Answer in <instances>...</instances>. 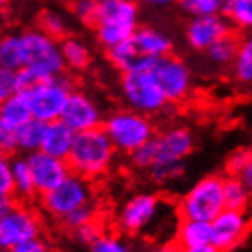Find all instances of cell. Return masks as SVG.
<instances>
[{"label": "cell", "mask_w": 252, "mask_h": 252, "mask_svg": "<svg viewBox=\"0 0 252 252\" xmlns=\"http://www.w3.org/2000/svg\"><path fill=\"white\" fill-rule=\"evenodd\" d=\"M174 50L172 38L152 26H139L137 32L126 42L106 51L108 61L119 73H133L152 69L159 59Z\"/></svg>", "instance_id": "cell-1"}, {"label": "cell", "mask_w": 252, "mask_h": 252, "mask_svg": "<svg viewBox=\"0 0 252 252\" xmlns=\"http://www.w3.org/2000/svg\"><path fill=\"white\" fill-rule=\"evenodd\" d=\"M194 133L187 126H168L130 156L132 166L150 172L156 166H177L194 152Z\"/></svg>", "instance_id": "cell-2"}, {"label": "cell", "mask_w": 252, "mask_h": 252, "mask_svg": "<svg viewBox=\"0 0 252 252\" xmlns=\"http://www.w3.org/2000/svg\"><path fill=\"white\" fill-rule=\"evenodd\" d=\"M115 154H117V148L112 143L106 130L101 126L95 130L77 133L73 148L66 161L73 174H79L92 181L104 176L112 168Z\"/></svg>", "instance_id": "cell-3"}, {"label": "cell", "mask_w": 252, "mask_h": 252, "mask_svg": "<svg viewBox=\"0 0 252 252\" xmlns=\"http://www.w3.org/2000/svg\"><path fill=\"white\" fill-rule=\"evenodd\" d=\"M221 176H205L190 187L176 205L177 220L212 221L225 210Z\"/></svg>", "instance_id": "cell-4"}, {"label": "cell", "mask_w": 252, "mask_h": 252, "mask_svg": "<svg viewBox=\"0 0 252 252\" xmlns=\"http://www.w3.org/2000/svg\"><path fill=\"white\" fill-rule=\"evenodd\" d=\"M102 128L110 135L117 152L126 156H132L156 135V126L150 117L128 106L108 114Z\"/></svg>", "instance_id": "cell-5"}, {"label": "cell", "mask_w": 252, "mask_h": 252, "mask_svg": "<svg viewBox=\"0 0 252 252\" xmlns=\"http://www.w3.org/2000/svg\"><path fill=\"white\" fill-rule=\"evenodd\" d=\"M119 92L126 106L148 117L164 114L172 106V102H168L166 95L159 86L156 75L152 73V69L121 73Z\"/></svg>", "instance_id": "cell-6"}, {"label": "cell", "mask_w": 252, "mask_h": 252, "mask_svg": "<svg viewBox=\"0 0 252 252\" xmlns=\"http://www.w3.org/2000/svg\"><path fill=\"white\" fill-rule=\"evenodd\" d=\"M24 50V68L38 79H53L66 71L61 51V42L40 30H28L20 33Z\"/></svg>", "instance_id": "cell-7"}, {"label": "cell", "mask_w": 252, "mask_h": 252, "mask_svg": "<svg viewBox=\"0 0 252 252\" xmlns=\"http://www.w3.org/2000/svg\"><path fill=\"white\" fill-rule=\"evenodd\" d=\"M73 90H75L73 79L66 73L40 81L35 88L26 94L30 99L33 119H38L42 123L59 121Z\"/></svg>", "instance_id": "cell-8"}, {"label": "cell", "mask_w": 252, "mask_h": 252, "mask_svg": "<svg viewBox=\"0 0 252 252\" xmlns=\"http://www.w3.org/2000/svg\"><path fill=\"white\" fill-rule=\"evenodd\" d=\"M92 199H94V187L90 179L71 172L63 183L57 185L48 194L40 195V207L44 208L46 214L63 221L73 210L90 205Z\"/></svg>", "instance_id": "cell-9"}, {"label": "cell", "mask_w": 252, "mask_h": 252, "mask_svg": "<svg viewBox=\"0 0 252 252\" xmlns=\"http://www.w3.org/2000/svg\"><path fill=\"white\" fill-rule=\"evenodd\" d=\"M42 223L38 214L22 203H15L6 214H0V249L11 251L24 241L38 238Z\"/></svg>", "instance_id": "cell-10"}, {"label": "cell", "mask_w": 252, "mask_h": 252, "mask_svg": "<svg viewBox=\"0 0 252 252\" xmlns=\"http://www.w3.org/2000/svg\"><path fill=\"white\" fill-rule=\"evenodd\" d=\"M161 212V197L152 192L135 194L126 199L115 214V225L123 234H141L154 225Z\"/></svg>", "instance_id": "cell-11"}, {"label": "cell", "mask_w": 252, "mask_h": 252, "mask_svg": "<svg viewBox=\"0 0 252 252\" xmlns=\"http://www.w3.org/2000/svg\"><path fill=\"white\" fill-rule=\"evenodd\" d=\"M152 73L156 75L163 94L172 104L185 101L192 92V71L189 64L185 63V59L177 57L174 53L159 59L154 64Z\"/></svg>", "instance_id": "cell-12"}, {"label": "cell", "mask_w": 252, "mask_h": 252, "mask_svg": "<svg viewBox=\"0 0 252 252\" xmlns=\"http://www.w3.org/2000/svg\"><path fill=\"white\" fill-rule=\"evenodd\" d=\"M252 228V210H230L225 208L214 221H212V230H214V243L221 252H232L234 249L247 240V236Z\"/></svg>", "instance_id": "cell-13"}, {"label": "cell", "mask_w": 252, "mask_h": 252, "mask_svg": "<svg viewBox=\"0 0 252 252\" xmlns=\"http://www.w3.org/2000/svg\"><path fill=\"white\" fill-rule=\"evenodd\" d=\"M104 117L106 115L102 114L101 106L97 104L94 97H90L86 92L75 88L68 97L61 121H64L75 133H81L101 128Z\"/></svg>", "instance_id": "cell-14"}, {"label": "cell", "mask_w": 252, "mask_h": 252, "mask_svg": "<svg viewBox=\"0 0 252 252\" xmlns=\"http://www.w3.org/2000/svg\"><path fill=\"white\" fill-rule=\"evenodd\" d=\"M26 159H28V164L32 168L33 181H35V189H37L38 195L48 194L50 190L61 185L71 174V168H69L66 159L50 156L42 150L28 154Z\"/></svg>", "instance_id": "cell-15"}, {"label": "cell", "mask_w": 252, "mask_h": 252, "mask_svg": "<svg viewBox=\"0 0 252 252\" xmlns=\"http://www.w3.org/2000/svg\"><path fill=\"white\" fill-rule=\"evenodd\" d=\"M232 26L223 15H203V17H192L185 28V38L187 44L194 51H205L214 46L220 38L232 33Z\"/></svg>", "instance_id": "cell-16"}, {"label": "cell", "mask_w": 252, "mask_h": 252, "mask_svg": "<svg viewBox=\"0 0 252 252\" xmlns=\"http://www.w3.org/2000/svg\"><path fill=\"white\" fill-rule=\"evenodd\" d=\"M32 119V106L26 94H15L0 102V130L17 132L20 126Z\"/></svg>", "instance_id": "cell-17"}, {"label": "cell", "mask_w": 252, "mask_h": 252, "mask_svg": "<svg viewBox=\"0 0 252 252\" xmlns=\"http://www.w3.org/2000/svg\"><path fill=\"white\" fill-rule=\"evenodd\" d=\"M77 133L69 128L64 121H53V123H46L44 130V141H42V148L40 150L55 156L61 159H68L69 152L73 148Z\"/></svg>", "instance_id": "cell-18"}, {"label": "cell", "mask_w": 252, "mask_h": 252, "mask_svg": "<svg viewBox=\"0 0 252 252\" xmlns=\"http://www.w3.org/2000/svg\"><path fill=\"white\" fill-rule=\"evenodd\" d=\"M214 230L210 221H195V220H177L176 227V243L181 249L199 247L212 243Z\"/></svg>", "instance_id": "cell-19"}, {"label": "cell", "mask_w": 252, "mask_h": 252, "mask_svg": "<svg viewBox=\"0 0 252 252\" xmlns=\"http://www.w3.org/2000/svg\"><path fill=\"white\" fill-rule=\"evenodd\" d=\"M139 24H128V22H99L94 30L99 46L108 51L132 38Z\"/></svg>", "instance_id": "cell-20"}, {"label": "cell", "mask_w": 252, "mask_h": 252, "mask_svg": "<svg viewBox=\"0 0 252 252\" xmlns=\"http://www.w3.org/2000/svg\"><path fill=\"white\" fill-rule=\"evenodd\" d=\"M99 22H128L139 24V4L137 0H110L101 2Z\"/></svg>", "instance_id": "cell-21"}, {"label": "cell", "mask_w": 252, "mask_h": 252, "mask_svg": "<svg viewBox=\"0 0 252 252\" xmlns=\"http://www.w3.org/2000/svg\"><path fill=\"white\" fill-rule=\"evenodd\" d=\"M61 51H63L66 69H69V71L81 73L84 69H88L90 64H92L90 48L82 42L81 38L68 37L64 38V40H61Z\"/></svg>", "instance_id": "cell-22"}, {"label": "cell", "mask_w": 252, "mask_h": 252, "mask_svg": "<svg viewBox=\"0 0 252 252\" xmlns=\"http://www.w3.org/2000/svg\"><path fill=\"white\" fill-rule=\"evenodd\" d=\"M223 199H225V208L230 210H252V194L247 189V185L241 181V177L225 176L223 179Z\"/></svg>", "instance_id": "cell-23"}, {"label": "cell", "mask_w": 252, "mask_h": 252, "mask_svg": "<svg viewBox=\"0 0 252 252\" xmlns=\"http://www.w3.org/2000/svg\"><path fill=\"white\" fill-rule=\"evenodd\" d=\"M240 35H236V32L228 33L223 38H220L214 46H210L205 55L208 61L218 66V68H232L238 50H240Z\"/></svg>", "instance_id": "cell-24"}, {"label": "cell", "mask_w": 252, "mask_h": 252, "mask_svg": "<svg viewBox=\"0 0 252 252\" xmlns=\"http://www.w3.org/2000/svg\"><path fill=\"white\" fill-rule=\"evenodd\" d=\"M11 168L13 176H15V197L19 201H30L37 194L35 189V181H33L32 168L28 164L26 156H17L11 158Z\"/></svg>", "instance_id": "cell-25"}, {"label": "cell", "mask_w": 252, "mask_h": 252, "mask_svg": "<svg viewBox=\"0 0 252 252\" xmlns=\"http://www.w3.org/2000/svg\"><path fill=\"white\" fill-rule=\"evenodd\" d=\"M44 130H46V123L38 119L28 121L24 126H20L19 130L15 132V137H17V150L20 154H33L42 148V141H44Z\"/></svg>", "instance_id": "cell-26"}, {"label": "cell", "mask_w": 252, "mask_h": 252, "mask_svg": "<svg viewBox=\"0 0 252 252\" xmlns=\"http://www.w3.org/2000/svg\"><path fill=\"white\" fill-rule=\"evenodd\" d=\"M221 15L234 32L252 33V0H227Z\"/></svg>", "instance_id": "cell-27"}, {"label": "cell", "mask_w": 252, "mask_h": 252, "mask_svg": "<svg viewBox=\"0 0 252 252\" xmlns=\"http://www.w3.org/2000/svg\"><path fill=\"white\" fill-rule=\"evenodd\" d=\"M234 81L241 86H252V33L240 38V50L232 64Z\"/></svg>", "instance_id": "cell-28"}, {"label": "cell", "mask_w": 252, "mask_h": 252, "mask_svg": "<svg viewBox=\"0 0 252 252\" xmlns=\"http://www.w3.org/2000/svg\"><path fill=\"white\" fill-rule=\"evenodd\" d=\"M0 66L13 71L24 68V50L20 33H7L0 40Z\"/></svg>", "instance_id": "cell-29"}, {"label": "cell", "mask_w": 252, "mask_h": 252, "mask_svg": "<svg viewBox=\"0 0 252 252\" xmlns=\"http://www.w3.org/2000/svg\"><path fill=\"white\" fill-rule=\"evenodd\" d=\"M38 30L44 32L46 35L53 37L55 40H64L69 37V26L68 20L64 15H61L59 11L53 9H44V11L38 15Z\"/></svg>", "instance_id": "cell-30"}, {"label": "cell", "mask_w": 252, "mask_h": 252, "mask_svg": "<svg viewBox=\"0 0 252 252\" xmlns=\"http://www.w3.org/2000/svg\"><path fill=\"white\" fill-rule=\"evenodd\" d=\"M99 7H101L99 0H73L69 4V11L84 26L95 28L99 20Z\"/></svg>", "instance_id": "cell-31"}, {"label": "cell", "mask_w": 252, "mask_h": 252, "mask_svg": "<svg viewBox=\"0 0 252 252\" xmlns=\"http://www.w3.org/2000/svg\"><path fill=\"white\" fill-rule=\"evenodd\" d=\"M227 0H181V6L192 17L221 15Z\"/></svg>", "instance_id": "cell-32"}, {"label": "cell", "mask_w": 252, "mask_h": 252, "mask_svg": "<svg viewBox=\"0 0 252 252\" xmlns=\"http://www.w3.org/2000/svg\"><path fill=\"white\" fill-rule=\"evenodd\" d=\"M97 216H99V208L95 207L94 203H90L86 207H81V208H77V210H73V212L66 216L61 223H63L64 228H68L69 232H73L77 228H81L82 225H86L90 221L97 220Z\"/></svg>", "instance_id": "cell-33"}, {"label": "cell", "mask_w": 252, "mask_h": 252, "mask_svg": "<svg viewBox=\"0 0 252 252\" xmlns=\"http://www.w3.org/2000/svg\"><path fill=\"white\" fill-rule=\"evenodd\" d=\"M104 232H106V230H104V225H102L101 221H99V218H97V220L90 221L86 225H82L81 228L73 230V232H71V238H73V241H75L77 245L88 247L90 249Z\"/></svg>", "instance_id": "cell-34"}, {"label": "cell", "mask_w": 252, "mask_h": 252, "mask_svg": "<svg viewBox=\"0 0 252 252\" xmlns=\"http://www.w3.org/2000/svg\"><path fill=\"white\" fill-rule=\"evenodd\" d=\"M90 252H130V247L119 234L115 232H104L90 247Z\"/></svg>", "instance_id": "cell-35"}, {"label": "cell", "mask_w": 252, "mask_h": 252, "mask_svg": "<svg viewBox=\"0 0 252 252\" xmlns=\"http://www.w3.org/2000/svg\"><path fill=\"white\" fill-rule=\"evenodd\" d=\"M251 159H252V148H238V150H234L227 158V163H225L227 176L240 177L243 174V170L247 168V164L251 163Z\"/></svg>", "instance_id": "cell-36"}, {"label": "cell", "mask_w": 252, "mask_h": 252, "mask_svg": "<svg viewBox=\"0 0 252 252\" xmlns=\"http://www.w3.org/2000/svg\"><path fill=\"white\" fill-rule=\"evenodd\" d=\"M150 177L152 183L156 185H170L174 181H177L179 177L185 174L183 164H177V166H156L150 172H146Z\"/></svg>", "instance_id": "cell-37"}, {"label": "cell", "mask_w": 252, "mask_h": 252, "mask_svg": "<svg viewBox=\"0 0 252 252\" xmlns=\"http://www.w3.org/2000/svg\"><path fill=\"white\" fill-rule=\"evenodd\" d=\"M0 195L15 197V176L11 168V156H4L0 161Z\"/></svg>", "instance_id": "cell-38"}, {"label": "cell", "mask_w": 252, "mask_h": 252, "mask_svg": "<svg viewBox=\"0 0 252 252\" xmlns=\"http://www.w3.org/2000/svg\"><path fill=\"white\" fill-rule=\"evenodd\" d=\"M19 94V82H17V71L7 68L0 69V101H4L11 95Z\"/></svg>", "instance_id": "cell-39"}, {"label": "cell", "mask_w": 252, "mask_h": 252, "mask_svg": "<svg viewBox=\"0 0 252 252\" xmlns=\"http://www.w3.org/2000/svg\"><path fill=\"white\" fill-rule=\"evenodd\" d=\"M11 252H51L50 245H48V241L42 240L40 236L38 238H33L30 241H24V243H20V245L13 247Z\"/></svg>", "instance_id": "cell-40"}, {"label": "cell", "mask_w": 252, "mask_h": 252, "mask_svg": "<svg viewBox=\"0 0 252 252\" xmlns=\"http://www.w3.org/2000/svg\"><path fill=\"white\" fill-rule=\"evenodd\" d=\"M181 252H221L214 243L208 245H199V247H189V249H181Z\"/></svg>", "instance_id": "cell-41"}, {"label": "cell", "mask_w": 252, "mask_h": 252, "mask_svg": "<svg viewBox=\"0 0 252 252\" xmlns=\"http://www.w3.org/2000/svg\"><path fill=\"white\" fill-rule=\"evenodd\" d=\"M241 181L247 185V189L251 190V194H252V159H251V163L247 164V168L243 170V174H241Z\"/></svg>", "instance_id": "cell-42"}, {"label": "cell", "mask_w": 252, "mask_h": 252, "mask_svg": "<svg viewBox=\"0 0 252 252\" xmlns=\"http://www.w3.org/2000/svg\"><path fill=\"white\" fill-rule=\"evenodd\" d=\"M156 252H181V247L177 245L176 240H174V241H168V243L161 245Z\"/></svg>", "instance_id": "cell-43"}, {"label": "cell", "mask_w": 252, "mask_h": 252, "mask_svg": "<svg viewBox=\"0 0 252 252\" xmlns=\"http://www.w3.org/2000/svg\"><path fill=\"white\" fill-rule=\"evenodd\" d=\"M141 2L150 7H166V6H170L174 0H141Z\"/></svg>", "instance_id": "cell-44"}, {"label": "cell", "mask_w": 252, "mask_h": 252, "mask_svg": "<svg viewBox=\"0 0 252 252\" xmlns=\"http://www.w3.org/2000/svg\"><path fill=\"white\" fill-rule=\"evenodd\" d=\"M57 2H63V4H71L73 0H57Z\"/></svg>", "instance_id": "cell-45"}, {"label": "cell", "mask_w": 252, "mask_h": 252, "mask_svg": "<svg viewBox=\"0 0 252 252\" xmlns=\"http://www.w3.org/2000/svg\"><path fill=\"white\" fill-rule=\"evenodd\" d=\"M0 2H2V4H6V2H7V0H0Z\"/></svg>", "instance_id": "cell-46"}, {"label": "cell", "mask_w": 252, "mask_h": 252, "mask_svg": "<svg viewBox=\"0 0 252 252\" xmlns=\"http://www.w3.org/2000/svg\"><path fill=\"white\" fill-rule=\"evenodd\" d=\"M99 2H110V0H99Z\"/></svg>", "instance_id": "cell-47"}, {"label": "cell", "mask_w": 252, "mask_h": 252, "mask_svg": "<svg viewBox=\"0 0 252 252\" xmlns=\"http://www.w3.org/2000/svg\"><path fill=\"white\" fill-rule=\"evenodd\" d=\"M2 252H11V251H4V249H2Z\"/></svg>", "instance_id": "cell-48"}]
</instances>
